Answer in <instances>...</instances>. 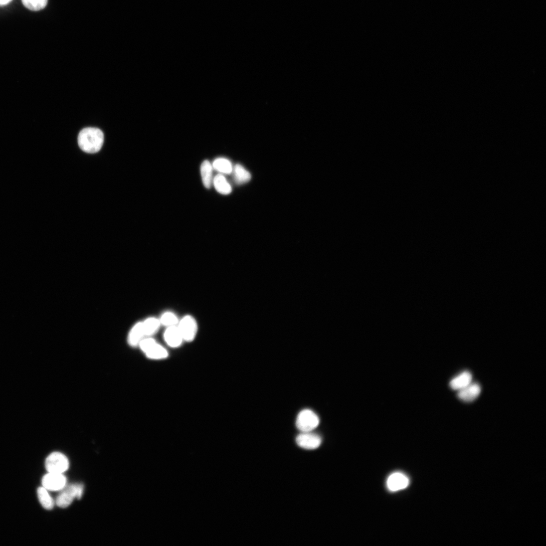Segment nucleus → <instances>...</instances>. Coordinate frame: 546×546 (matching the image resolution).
Masks as SVG:
<instances>
[{
  "mask_svg": "<svg viewBox=\"0 0 546 546\" xmlns=\"http://www.w3.org/2000/svg\"><path fill=\"white\" fill-rule=\"evenodd\" d=\"M80 148L88 153H95L101 148L104 142V134L99 129L87 128L83 129L78 136Z\"/></svg>",
  "mask_w": 546,
  "mask_h": 546,
  "instance_id": "1",
  "label": "nucleus"
},
{
  "mask_svg": "<svg viewBox=\"0 0 546 546\" xmlns=\"http://www.w3.org/2000/svg\"><path fill=\"white\" fill-rule=\"evenodd\" d=\"M84 485L81 483L71 484L66 485L56 499V504L61 508L69 506L75 498L80 500L84 492Z\"/></svg>",
  "mask_w": 546,
  "mask_h": 546,
  "instance_id": "2",
  "label": "nucleus"
},
{
  "mask_svg": "<svg viewBox=\"0 0 546 546\" xmlns=\"http://www.w3.org/2000/svg\"><path fill=\"white\" fill-rule=\"evenodd\" d=\"M139 345L146 356L150 359H163L168 356L167 350L152 338L143 339Z\"/></svg>",
  "mask_w": 546,
  "mask_h": 546,
  "instance_id": "3",
  "label": "nucleus"
},
{
  "mask_svg": "<svg viewBox=\"0 0 546 546\" xmlns=\"http://www.w3.org/2000/svg\"><path fill=\"white\" fill-rule=\"evenodd\" d=\"M319 424L318 416L310 410L301 411L297 416L296 427L302 432H310L315 429Z\"/></svg>",
  "mask_w": 546,
  "mask_h": 546,
  "instance_id": "4",
  "label": "nucleus"
},
{
  "mask_svg": "<svg viewBox=\"0 0 546 546\" xmlns=\"http://www.w3.org/2000/svg\"><path fill=\"white\" fill-rule=\"evenodd\" d=\"M69 465L68 458L59 452L51 453L45 462L46 468L50 473H63L69 469Z\"/></svg>",
  "mask_w": 546,
  "mask_h": 546,
  "instance_id": "5",
  "label": "nucleus"
},
{
  "mask_svg": "<svg viewBox=\"0 0 546 546\" xmlns=\"http://www.w3.org/2000/svg\"><path fill=\"white\" fill-rule=\"evenodd\" d=\"M184 340L192 342L195 340L198 333V324L194 317L186 316L179 322L177 326Z\"/></svg>",
  "mask_w": 546,
  "mask_h": 546,
  "instance_id": "6",
  "label": "nucleus"
},
{
  "mask_svg": "<svg viewBox=\"0 0 546 546\" xmlns=\"http://www.w3.org/2000/svg\"><path fill=\"white\" fill-rule=\"evenodd\" d=\"M42 483L48 491H58L66 486L67 479L63 473L48 472L43 477Z\"/></svg>",
  "mask_w": 546,
  "mask_h": 546,
  "instance_id": "7",
  "label": "nucleus"
},
{
  "mask_svg": "<svg viewBox=\"0 0 546 546\" xmlns=\"http://www.w3.org/2000/svg\"><path fill=\"white\" fill-rule=\"evenodd\" d=\"M297 444L301 448L307 450L318 448L321 444V439L317 435L310 432H302L296 439Z\"/></svg>",
  "mask_w": 546,
  "mask_h": 546,
  "instance_id": "8",
  "label": "nucleus"
},
{
  "mask_svg": "<svg viewBox=\"0 0 546 546\" xmlns=\"http://www.w3.org/2000/svg\"><path fill=\"white\" fill-rule=\"evenodd\" d=\"M387 484L390 491L397 492L406 489L409 484V479L405 474L397 472L389 477Z\"/></svg>",
  "mask_w": 546,
  "mask_h": 546,
  "instance_id": "9",
  "label": "nucleus"
},
{
  "mask_svg": "<svg viewBox=\"0 0 546 546\" xmlns=\"http://www.w3.org/2000/svg\"><path fill=\"white\" fill-rule=\"evenodd\" d=\"M164 338L167 344L172 348L179 347L184 341L176 326L167 327Z\"/></svg>",
  "mask_w": 546,
  "mask_h": 546,
  "instance_id": "10",
  "label": "nucleus"
},
{
  "mask_svg": "<svg viewBox=\"0 0 546 546\" xmlns=\"http://www.w3.org/2000/svg\"><path fill=\"white\" fill-rule=\"evenodd\" d=\"M481 392L480 386L476 383H471L464 389L459 390L458 397L461 400L466 402L474 401Z\"/></svg>",
  "mask_w": 546,
  "mask_h": 546,
  "instance_id": "11",
  "label": "nucleus"
},
{
  "mask_svg": "<svg viewBox=\"0 0 546 546\" xmlns=\"http://www.w3.org/2000/svg\"><path fill=\"white\" fill-rule=\"evenodd\" d=\"M472 376L470 373L464 372L454 378L450 383V387L454 390H461L471 383Z\"/></svg>",
  "mask_w": 546,
  "mask_h": 546,
  "instance_id": "12",
  "label": "nucleus"
},
{
  "mask_svg": "<svg viewBox=\"0 0 546 546\" xmlns=\"http://www.w3.org/2000/svg\"><path fill=\"white\" fill-rule=\"evenodd\" d=\"M213 167L211 162L208 160L204 161L201 167V172L203 184L208 189H210L213 184Z\"/></svg>",
  "mask_w": 546,
  "mask_h": 546,
  "instance_id": "13",
  "label": "nucleus"
},
{
  "mask_svg": "<svg viewBox=\"0 0 546 546\" xmlns=\"http://www.w3.org/2000/svg\"><path fill=\"white\" fill-rule=\"evenodd\" d=\"M145 336L143 330L142 322L137 323L131 330L128 336L129 343L133 346L139 345Z\"/></svg>",
  "mask_w": 546,
  "mask_h": 546,
  "instance_id": "14",
  "label": "nucleus"
},
{
  "mask_svg": "<svg viewBox=\"0 0 546 546\" xmlns=\"http://www.w3.org/2000/svg\"><path fill=\"white\" fill-rule=\"evenodd\" d=\"M216 190L220 194L228 195L232 192V188L225 177L222 174H217L213 181Z\"/></svg>",
  "mask_w": 546,
  "mask_h": 546,
  "instance_id": "15",
  "label": "nucleus"
},
{
  "mask_svg": "<svg viewBox=\"0 0 546 546\" xmlns=\"http://www.w3.org/2000/svg\"><path fill=\"white\" fill-rule=\"evenodd\" d=\"M232 172H233L234 180L238 185L246 184L251 179V173L240 164L235 165Z\"/></svg>",
  "mask_w": 546,
  "mask_h": 546,
  "instance_id": "16",
  "label": "nucleus"
},
{
  "mask_svg": "<svg viewBox=\"0 0 546 546\" xmlns=\"http://www.w3.org/2000/svg\"><path fill=\"white\" fill-rule=\"evenodd\" d=\"M37 494L40 503L45 509L47 510L53 509L55 502L47 489L43 487L39 488Z\"/></svg>",
  "mask_w": 546,
  "mask_h": 546,
  "instance_id": "17",
  "label": "nucleus"
},
{
  "mask_svg": "<svg viewBox=\"0 0 546 546\" xmlns=\"http://www.w3.org/2000/svg\"><path fill=\"white\" fill-rule=\"evenodd\" d=\"M145 337L152 336L159 329L160 322L159 320L155 318H149L142 322Z\"/></svg>",
  "mask_w": 546,
  "mask_h": 546,
  "instance_id": "18",
  "label": "nucleus"
},
{
  "mask_svg": "<svg viewBox=\"0 0 546 546\" xmlns=\"http://www.w3.org/2000/svg\"><path fill=\"white\" fill-rule=\"evenodd\" d=\"M212 165L215 170L224 174L232 173L233 169L230 161L225 158H219L215 159Z\"/></svg>",
  "mask_w": 546,
  "mask_h": 546,
  "instance_id": "19",
  "label": "nucleus"
},
{
  "mask_svg": "<svg viewBox=\"0 0 546 546\" xmlns=\"http://www.w3.org/2000/svg\"><path fill=\"white\" fill-rule=\"evenodd\" d=\"M23 5L28 10L38 12L44 9L48 4V0H22Z\"/></svg>",
  "mask_w": 546,
  "mask_h": 546,
  "instance_id": "20",
  "label": "nucleus"
},
{
  "mask_svg": "<svg viewBox=\"0 0 546 546\" xmlns=\"http://www.w3.org/2000/svg\"><path fill=\"white\" fill-rule=\"evenodd\" d=\"M159 321L161 324L167 327L176 326L179 322L177 317L171 312L163 314Z\"/></svg>",
  "mask_w": 546,
  "mask_h": 546,
  "instance_id": "21",
  "label": "nucleus"
},
{
  "mask_svg": "<svg viewBox=\"0 0 546 546\" xmlns=\"http://www.w3.org/2000/svg\"><path fill=\"white\" fill-rule=\"evenodd\" d=\"M13 0H0V6H5L9 4Z\"/></svg>",
  "mask_w": 546,
  "mask_h": 546,
  "instance_id": "22",
  "label": "nucleus"
}]
</instances>
